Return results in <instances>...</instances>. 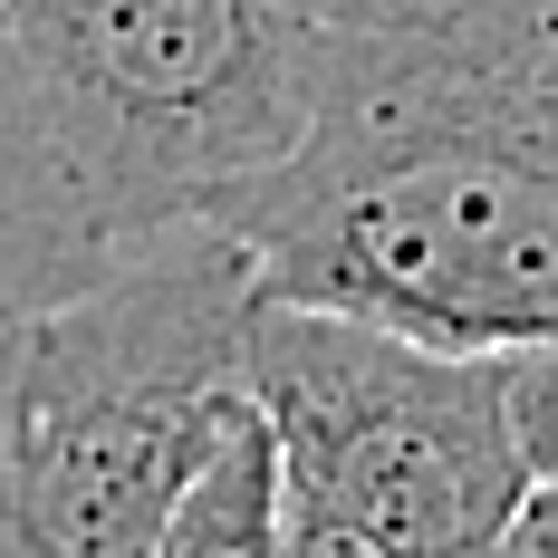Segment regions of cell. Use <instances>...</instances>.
<instances>
[{"mask_svg":"<svg viewBox=\"0 0 558 558\" xmlns=\"http://www.w3.org/2000/svg\"><path fill=\"white\" fill-rule=\"evenodd\" d=\"M260 270L213 222L155 231L20 328L0 424V558H155L251 414Z\"/></svg>","mask_w":558,"mask_h":558,"instance_id":"1","label":"cell"},{"mask_svg":"<svg viewBox=\"0 0 558 558\" xmlns=\"http://www.w3.org/2000/svg\"><path fill=\"white\" fill-rule=\"evenodd\" d=\"M260 299L366 318L444 356L558 347V145L530 135H308L213 213Z\"/></svg>","mask_w":558,"mask_h":558,"instance_id":"2","label":"cell"},{"mask_svg":"<svg viewBox=\"0 0 558 558\" xmlns=\"http://www.w3.org/2000/svg\"><path fill=\"white\" fill-rule=\"evenodd\" d=\"M0 58L116 251L270 183L328 77V0H0Z\"/></svg>","mask_w":558,"mask_h":558,"instance_id":"3","label":"cell"},{"mask_svg":"<svg viewBox=\"0 0 558 558\" xmlns=\"http://www.w3.org/2000/svg\"><path fill=\"white\" fill-rule=\"evenodd\" d=\"M251 414L279 444L299 520L356 530L404 558H501L530 472L492 356H444L366 318L260 299Z\"/></svg>","mask_w":558,"mask_h":558,"instance_id":"4","label":"cell"},{"mask_svg":"<svg viewBox=\"0 0 558 558\" xmlns=\"http://www.w3.org/2000/svg\"><path fill=\"white\" fill-rule=\"evenodd\" d=\"M116 270L107 222L87 213V193L68 183L58 145L29 116V87L20 68L0 58V328H29L49 318L58 299L97 289Z\"/></svg>","mask_w":558,"mask_h":558,"instance_id":"5","label":"cell"},{"mask_svg":"<svg viewBox=\"0 0 558 558\" xmlns=\"http://www.w3.org/2000/svg\"><path fill=\"white\" fill-rule=\"evenodd\" d=\"M155 558H289V492H279V444L260 414H241L203 482L165 520Z\"/></svg>","mask_w":558,"mask_h":558,"instance_id":"6","label":"cell"},{"mask_svg":"<svg viewBox=\"0 0 558 558\" xmlns=\"http://www.w3.org/2000/svg\"><path fill=\"white\" fill-rule=\"evenodd\" d=\"M492 366H501V414H510L530 492H558V347H520V356H492Z\"/></svg>","mask_w":558,"mask_h":558,"instance_id":"7","label":"cell"},{"mask_svg":"<svg viewBox=\"0 0 558 558\" xmlns=\"http://www.w3.org/2000/svg\"><path fill=\"white\" fill-rule=\"evenodd\" d=\"M289 558H404V549H376L356 530H328V520H299L289 510Z\"/></svg>","mask_w":558,"mask_h":558,"instance_id":"8","label":"cell"},{"mask_svg":"<svg viewBox=\"0 0 558 558\" xmlns=\"http://www.w3.org/2000/svg\"><path fill=\"white\" fill-rule=\"evenodd\" d=\"M501 558H558V492H530V501H520Z\"/></svg>","mask_w":558,"mask_h":558,"instance_id":"9","label":"cell"},{"mask_svg":"<svg viewBox=\"0 0 558 558\" xmlns=\"http://www.w3.org/2000/svg\"><path fill=\"white\" fill-rule=\"evenodd\" d=\"M10 366H20V328H0V424H10Z\"/></svg>","mask_w":558,"mask_h":558,"instance_id":"10","label":"cell"}]
</instances>
